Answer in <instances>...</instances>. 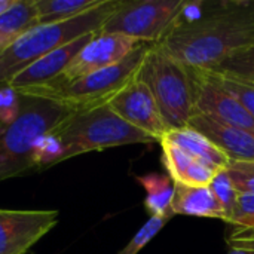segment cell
Here are the masks:
<instances>
[{
  "instance_id": "obj_1",
  "label": "cell",
  "mask_w": 254,
  "mask_h": 254,
  "mask_svg": "<svg viewBox=\"0 0 254 254\" xmlns=\"http://www.w3.org/2000/svg\"><path fill=\"white\" fill-rule=\"evenodd\" d=\"M158 45L189 68L213 70L254 46V0L205 1L198 19H177Z\"/></svg>"
},
{
  "instance_id": "obj_2",
  "label": "cell",
  "mask_w": 254,
  "mask_h": 254,
  "mask_svg": "<svg viewBox=\"0 0 254 254\" xmlns=\"http://www.w3.org/2000/svg\"><path fill=\"white\" fill-rule=\"evenodd\" d=\"M73 113V109L49 98L21 94L18 118L0 129V182L34 173L39 138L52 132Z\"/></svg>"
},
{
  "instance_id": "obj_3",
  "label": "cell",
  "mask_w": 254,
  "mask_h": 254,
  "mask_svg": "<svg viewBox=\"0 0 254 254\" xmlns=\"http://www.w3.org/2000/svg\"><path fill=\"white\" fill-rule=\"evenodd\" d=\"M119 0H104L98 7L54 24H39L0 51V88L6 86L19 71L49 52L91 33L101 30L118 7Z\"/></svg>"
},
{
  "instance_id": "obj_4",
  "label": "cell",
  "mask_w": 254,
  "mask_h": 254,
  "mask_svg": "<svg viewBox=\"0 0 254 254\" xmlns=\"http://www.w3.org/2000/svg\"><path fill=\"white\" fill-rule=\"evenodd\" d=\"M147 48L149 43H141L121 63L71 80H51L42 86L16 91L49 98L73 109L74 112L106 106L138 76Z\"/></svg>"
},
{
  "instance_id": "obj_5",
  "label": "cell",
  "mask_w": 254,
  "mask_h": 254,
  "mask_svg": "<svg viewBox=\"0 0 254 254\" xmlns=\"http://www.w3.org/2000/svg\"><path fill=\"white\" fill-rule=\"evenodd\" d=\"M138 79L150 89L158 107L171 128L188 127L195 115V77L158 43L149 45Z\"/></svg>"
},
{
  "instance_id": "obj_6",
  "label": "cell",
  "mask_w": 254,
  "mask_h": 254,
  "mask_svg": "<svg viewBox=\"0 0 254 254\" xmlns=\"http://www.w3.org/2000/svg\"><path fill=\"white\" fill-rule=\"evenodd\" d=\"M52 134L63 144V162L89 152L128 144L155 143L144 132L119 118L107 104L74 112Z\"/></svg>"
},
{
  "instance_id": "obj_7",
  "label": "cell",
  "mask_w": 254,
  "mask_h": 254,
  "mask_svg": "<svg viewBox=\"0 0 254 254\" xmlns=\"http://www.w3.org/2000/svg\"><path fill=\"white\" fill-rule=\"evenodd\" d=\"M185 0H119L100 31L131 37L140 43H159L176 24Z\"/></svg>"
},
{
  "instance_id": "obj_8",
  "label": "cell",
  "mask_w": 254,
  "mask_h": 254,
  "mask_svg": "<svg viewBox=\"0 0 254 254\" xmlns=\"http://www.w3.org/2000/svg\"><path fill=\"white\" fill-rule=\"evenodd\" d=\"M57 210L0 208V254H25L58 223Z\"/></svg>"
},
{
  "instance_id": "obj_9",
  "label": "cell",
  "mask_w": 254,
  "mask_h": 254,
  "mask_svg": "<svg viewBox=\"0 0 254 254\" xmlns=\"http://www.w3.org/2000/svg\"><path fill=\"white\" fill-rule=\"evenodd\" d=\"M107 106L127 124L144 132L155 143H159V140L171 129L150 89L138 79V76L115 95Z\"/></svg>"
},
{
  "instance_id": "obj_10",
  "label": "cell",
  "mask_w": 254,
  "mask_h": 254,
  "mask_svg": "<svg viewBox=\"0 0 254 254\" xmlns=\"http://www.w3.org/2000/svg\"><path fill=\"white\" fill-rule=\"evenodd\" d=\"M192 71L195 77V115L254 134V119L243 104L223 89L210 71L195 68Z\"/></svg>"
},
{
  "instance_id": "obj_11",
  "label": "cell",
  "mask_w": 254,
  "mask_h": 254,
  "mask_svg": "<svg viewBox=\"0 0 254 254\" xmlns=\"http://www.w3.org/2000/svg\"><path fill=\"white\" fill-rule=\"evenodd\" d=\"M140 45V42L122 34L97 31L65 67L63 74L54 80H71L118 64Z\"/></svg>"
},
{
  "instance_id": "obj_12",
  "label": "cell",
  "mask_w": 254,
  "mask_h": 254,
  "mask_svg": "<svg viewBox=\"0 0 254 254\" xmlns=\"http://www.w3.org/2000/svg\"><path fill=\"white\" fill-rule=\"evenodd\" d=\"M94 33L82 36L52 52L42 57L40 60L34 61L22 71H19L7 85L15 89H27L42 86L63 74L65 67L73 61L77 52L89 42Z\"/></svg>"
},
{
  "instance_id": "obj_13",
  "label": "cell",
  "mask_w": 254,
  "mask_h": 254,
  "mask_svg": "<svg viewBox=\"0 0 254 254\" xmlns=\"http://www.w3.org/2000/svg\"><path fill=\"white\" fill-rule=\"evenodd\" d=\"M189 125L207 135L231 161H253L254 134L229 127L202 115H193Z\"/></svg>"
},
{
  "instance_id": "obj_14",
  "label": "cell",
  "mask_w": 254,
  "mask_h": 254,
  "mask_svg": "<svg viewBox=\"0 0 254 254\" xmlns=\"http://www.w3.org/2000/svg\"><path fill=\"white\" fill-rule=\"evenodd\" d=\"M162 149V164L167 174L177 185L185 186H210L216 173L219 171L210 164L192 158L173 143L159 140Z\"/></svg>"
},
{
  "instance_id": "obj_15",
  "label": "cell",
  "mask_w": 254,
  "mask_h": 254,
  "mask_svg": "<svg viewBox=\"0 0 254 254\" xmlns=\"http://www.w3.org/2000/svg\"><path fill=\"white\" fill-rule=\"evenodd\" d=\"M176 185L173 213L177 216L204 217V219H220L226 223L225 211L214 198L210 186H185Z\"/></svg>"
},
{
  "instance_id": "obj_16",
  "label": "cell",
  "mask_w": 254,
  "mask_h": 254,
  "mask_svg": "<svg viewBox=\"0 0 254 254\" xmlns=\"http://www.w3.org/2000/svg\"><path fill=\"white\" fill-rule=\"evenodd\" d=\"M162 138L173 143L192 158L210 164L217 170L226 168L229 162V158L207 135L192 128L190 125L182 128H171Z\"/></svg>"
},
{
  "instance_id": "obj_17",
  "label": "cell",
  "mask_w": 254,
  "mask_h": 254,
  "mask_svg": "<svg viewBox=\"0 0 254 254\" xmlns=\"http://www.w3.org/2000/svg\"><path fill=\"white\" fill-rule=\"evenodd\" d=\"M135 180L146 192L144 208L150 217L173 219L176 216L171 208L176 185L168 174L147 173L143 176H135Z\"/></svg>"
},
{
  "instance_id": "obj_18",
  "label": "cell",
  "mask_w": 254,
  "mask_h": 254,
  "mask_svg": "<svg viewBox=\"0 0 254 254\" xmlns=\"http://www.w3.org/2000/svg\"><path fill=\"white\" fill-rule=\"evenodd\" d=\"M39 25L34 0H13L0 15V36L9 43Z\"/></svg>"
},
{
  "instance_id": "obj_19",
  "label": "cell",
  "mask_w": 254,
  "mask_h": 254,
  "mask_svg": "<svg viewBox=\"0 0 254 254\" xmlns=\"http://www.w3.org/2000/svg\"><path fill=\"white\" fill-rule=\"evenodd\" d=\"M104 0H34L39 24L71 19L98 7Z\"/></svg>"
},
{
  "instance_id": "obj_20",
  "label": "cell",
  "mask_w": 254,
  "mask_h": 254,
  "mask_svg": "<svg viewBox=\"0 0 254 254\" xmlns=\"http://www.w3.org/2000/svg\"><path fill=\"white\" fill-rule=\"evenodd\" d=\"M210 189H211L214 198L217 199V202L220 204L222 210L225 211L226 223H228L232 213H234V210H235L240 192L234 186V183H232V180H231V177H229V174H228V171L225 168L219 170L216 173L214 179L210 183Z\"/></svg>"
},
{
  "instance_id": "obj_21",
  "label": "cell",
  "mask_w": 254,
  "mask_h": 254,
  "mask_svg": "<svg viewBox=\"0 0 254 254\" xmlns=\"http://www.w3.org/2000/svg\"><path fill=\"white\" fill-rule=\"evenodd\" d=\"M210 71H216L225 76L243 79V80L254 83V46L238 52L237 55L231 57L229 60L222 63L219 67Z\"/></svg>"
},
{
  "instance_id": "obj_22",
  "label": "cell",
  "mask_w": 254,
  "mask_h": 254,
  "mask_svg": "<svg viewBox=\"0 0 254 254\" xmlns=\"http://www.w3.org/2000/svg\"><path fill=\"white\" fill-rule=\"evenodd\" d=\"M210 71V70H207ZM213 74V77L217 80V83L226 89L234 98H237L243 107L249 112V115L254 119V83L253 82H247L243 79H237V77H231V76H225L216 71H210Z\"/></svg>"
},
{
  "instance_id": "obj_23",
  "label": "cell",
  "mask_w": 254,
  "mask_h": 254,
  "mask_svg": "<svg viewBox=\"0 0 254 254\" xmlns=\"http://www.w3.org/2000/svg\"><path fill=\"white\" fill-rule=\"evenodd\" d=\"M63 155H64L63 144L52 132L40 137L34 149L36 171H42L63 162Z\"/></svg>"
},
{
  "instance_id": "obj_24",
  "label": "cell",
  "mask_w": 254,
  "mask_h": 254,
  "mask_svg": "<svg viewBox=\"0 0 254 254\" xmlns=\"http://www.w3.org/2000/svg\"><path fill=\"white\" fill-rule=\"evenodd\" d=\"M170 217H149V220L135 232L129 243L118 254H138L170 222Z\"/></svg>"
},
{
  "instance_id": "obj_25",
  "label": "cell",
  "mask_w": 254,
  "mask_h": 254,
  "mask_svg": "<svg viewBox=\"0 0 254 254\" xmlns=\"http://www.w3.org/2000/svg\"><path fill=\"white\" fill-rule=\"evenodd\" d=\"M240 193H254L253 161H231L225 168Z\"/></svg>"
},
{
  "instance_id": "obj_26",
  "label": "cell",
  "mask_w": 254,
  "mask_h": 254,
  "mask_svg": "<svg viewBox=\"0 0 254 254\" xmlns=\"http://www.w3.org/2000/svg\"><path fill=\"white\" fill-rule=\"evenodd\" d=\"M231 229H254V193H240L228 222Z\"/></svg>"
},
{
  "instance_id": "obj_27",
  "label": "cell",
  "mask_w": 254,
  "mask_h": 254,
  "mask_svg": "<svg viewBox=\"0 0 254 254\" xmlns=\"http://www.w3.org/2000/svg\"><path fill=\"white\" fill-rule=\"evenodd\" d=\"M21 110V94L6 85L0 88V128L10 125L19 115Z\"/></svg>"
},
{
  "instance_id": "obj_28",
  "label": "cell",
  "mask_w": 254,
  "mask_h": 254,
  "mask_svg": "<svg viewBox=\"0 0 254 254\" xmlns=\"http://www.w3.org/2000/svg\"><path fill=\"white\" fill-rule=\"evenodd\" d=\"M226 243L229 249H240L254 254V229H231Z\"/></svg>"
},
{
  "instance_id": "obj_29",
  "label": "cell",
  "mask_w": 254,
  "mask_h": 254,
  "mask_svg": "<svg viewBox=\"0 0 254 254\" xmlns=\"http://www.w3.org/2000/svg\"><path fill=\"white\" fill-rule=\"evenodd\" d=\"M13 3V0H0V15Z\"/></svg>"
},
{
  "instance_id": "obj_30",
  "label": "cell",
  "mask_w": 254,
  "mask_h": 254,
  "mask_svg": "<svg viewBox=\"0 0 254 254\" xmlns=\"http://www.w3.org/2000/svg\"><path fill=\"white\" fill-rule=\"evenodd\" d=\"M228 254H253V253L246 252V250H240V249H229Z\"/></svg>"
},
{
  "instance_id": "obj_31",
  "label": "cell",
  "mask_w": 254,
  "mask_h": 254,
  "mask_svg": "<svg viewBox=\"0 0 254 254\" xmlns=\"http://www.w3.org/2000/svg\"><path fill=\"white\" fill-rule=\"evenodd\" d=\"M7 45H9V42H7L4 37H1V36H0V51H1V49H4Z\"/></svg>"
},
{
  "instance_id": "obj_32",
  "label": "cell",
  "mask_w": 254,
  "mask_h": 254,
  "mask_svg": "<svg viewBox=\"0 0 254 254\" xmlns=\"http://www.w3.org/2000/svg\"><path fill=\"white\" fill-rule=\"evenodd\" d=\"M0 129H1V128H0Z\"/></svg>"
}]
</instances>
